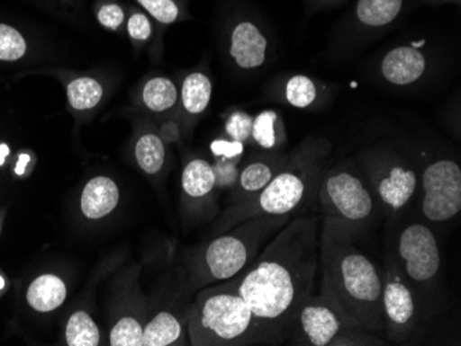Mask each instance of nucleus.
I'll return each instance as SVG.
<instances>
[{
  "instance_id": "nucleus-1",
  "label": "nucleus",
  "mask_w": 461,
  "mask_h": 346,
  "mask_svg": "<svg viewBox=\"0 0 461 346\" xmlns=\"http://www.w3.org/2000/svg\"><path fill=\"white\" fill-rule=\"evenodd\" d=\"M321 216L296 217L242 271L237 290L278 343L289 340L302 305L313 296L320 271Z\"/></svg>"
},
{
  "instance_id": "nucleus-2",
  "label": "nucleus",
  "mask_w": 461,
  "mask_h": 346,
  "mask_svg": "<svg viewBox=\"0 0 461 346\" xmlns=\"http://www.w3.org/2000/svg\"><path fill=\"white\" fill-rule=\"evenodd\" d=\"M321 293L343 315L352 329L383 333L382 273L359 252L352 226L321 217Z\"/></svg>"
},
{
  "instance_id": "nucleus-3",
  "label": "nucleus",
  "mask_w": 461,
  "mask_h": 346,
  "mask_svg": "<svg viewBox=\"0 0 461 346\" xmlns=\"http://www.w3.org/2000/svg\"><path fill=\"white\" fill-rule=\"evenodd\" d=\"M191 345L224 346L278 343L237 290V279L206 288L188 312Z\"/></svg>"
},
{
  "instance_id": "nucleus-4",
  "label": "nucleus",
  "mask_w": 461,
  "mask_h": 346,
  "mask_svg": "<svg viewBox=\"0 0 461 346\" xmlns=\"http://www.w3.org/2000/svg\"><path fill=\"white\" fill-rule=\"evenodd\" d=\"M326 154L328 146L323 144L303 146L258 195L246 201L240 216H284L304 210L317 196Z\"/></svg>"
},
{
  "instance_id": "nucleus-5",
  "label": "nucleus",
  "mask_w": 461,
  "mask_h": 346,
  "mask_svg": "<svg viewBox=\"0 0 461 346\" xmlns=\"http://www.w3.org/2000/svg\"><path fill=\"white\" fill-rule=\"evenodd\" d=\"M290 219L292 214L251 217L237 231L209 243L202 255L199 281L230 280L242 273Z\"/></svg>"
},
{
  "instance_id": "nucleus-6",
  "label": "nucleus",
  "mask_w": 461,
  "mask_h": 346,
  "mask_svg": "<svg viewBox=\"0 0 461 346\" xmlns=\"http://www.w3.org/2000/svg\"><path fill=\"white\" fill-rule=\"evenodd\" d=\"M315 203L321 217L336 219L362 232L380 211L366 180L354 167L336 166L323 172Z\"/></svg>"
},
{
  "instance_id": "nucleus-7",
  "label": "nucleus",
  "mask_w": 461,
  "mask_h": 346,
  "mask_svg": "<svg viewBox=\"0 0 461 346\" xmlns=\"http://www.w3.org/2000/svg\"><path fill=\"white\" fill-rule=\"evenodd\" d=\"M393 258L427 314L442 263L441 250L434 231L423 222L403 226L396 237Z\"/></svg>"
},
{
  "instance_id": "nucleus-8",
  "label": "nucleus",
  "mask_w": 461,
  "mask_h": 346,
  "mask_svg": "<svg viewBox=\"0 0 461 346\" xmlns=\"http://www.w3.org/2000/svg\"><path fill=\"white\" fill-rule=\"evenodd\" d=\"M382 316L384 334L393 342L408 341L424 316L423 306L406 283L395 258L388 257L382 273Z\"/></svg>"
},
{
  "instance_id": "nucleus-9",
  "label": "nucleus",
  "mask_w": 461,
  "mask_h": 346,
  "mask_svg": "<svg viewBox=\"0 0 461 346\" xmlns=\"http://www.w3.org/2000/svg\"><path fill=\"white\" fill-rule=\"evenodd\" d=\"M421 214L429 222H447L461 211V169L455 160L429 163L421 177Z\"/></svg>"
},
{
  "instance_id": "nucleus-10",
  "label": "nucleus",
  "mask_w": 461,
  "mask_h": 346,
  "mask_svg": "<svg viewBox=\"0 0 461 346\" xmlns=\"http://www.w3.org/2000/svg\"><path fill=\"white\" fill-rule=\"evenodd\" d=\"M348 329L352 327L330 301L311 296L302 305L289 337L294 345L333 346Z\"/></svg>"
},
{
  "instance_id": "nucleus-11",
  "label": "nucleus",
  "mask_w": 461,
  "mask_h": 346,
  "mask_svg": "<svg viewBox=\"0 0 461 346\" xmlns=\"http://www.w3.org/2000/svg\"><path fill=\"white\" fill-rule=\"evenodd\" d=\"M366 180L380 210L395 217L411 203L419 185L416 172L400 162L375 163Z\"/></svg>"
},
{
  "instance_id": "nucleus-12",
  "label": "nucleus",
  "mask_w": 461,
  "mask_h": 346,
  "mask_svg": "<svg viewBox=\"0 0 461 346\" xmlns=\"http://www.w3.org/2000/svg\"><path fill=\"white\" fill-rule=\"evenodd\" d=\"M426 71V58L414 48L401 46L384 57L382 63L383 76L396 86H406L420 79Z\"/></svg>"
},
{
  "instance_id": "nucleus-13",
  "label": "nucleus",
  "mask_w": 461,
  "mask_h": 346,
  "mask_svg": "<svg viewBox=\"0 0 461 346\" xmlns=\"http://www.w3.org/2000/svg\"><path fill=\"white\" fill-rule=\"evenodd\" d=\"M267 39L251 22H240L230 38V56L240 68L253 69L266 61Z\"/></svg>"
},
{
  "instance_id": "nucleus-14",
  "label": "nucleus",
  "mask_w": 461,
  "mask_h": 346,
  "mask_svg": "<svg viewBox=\"0 0 461 346\" xmlns=\"http://www.w3.org/2000/svg\"><path fill=\"white\" fill-rule=\"evenodd\" d=\"M119 201V190L111 178L95 177L83 190L80 208L90 219H100L115 210Z\"/></svg>"
},
{
  "instance_id": "nucleus-15",
  "label": "nucleus",
  "mask_w": 461,
  "mask_h": 346,
  "mask_svg": "<svg viewBox=\"0 0 461 346\" xmlns=\"http://www.w3.org/2000/svg\"><path fill=\"white\" fill-rule=\"evenodd\" d=\"M289 157L276 155L268 159L258 160L246 166L238 177V193L240 198L249 196V200L255 198L261 192L267 185L271 182L272 178L276 177L278 173L286 166Z\"/></svg>"
},
{
  "instance_id": "nucleus-16",
  "label": "nucleus",
  "mask_w": 461,
  "mask_h": 346,
  "mask_svg": "<svg viewBox=\"0 0 461 346\" xmlns=\"http://www.w3.org/2000/svg\"><path fill=\"white\" fill-rule=\"evenodd\" d=\"M66 284L54 275H43L36 279L27 293L31 306L39 312L54 311L66 301Z\"/></svg>"
},
{
  "instance_id": "nucleus-17",
  "label": "nucleus",
  "mask_w": 461,
  "mask_h": 346,
  "mask_svg": "<svg viewBox=\"0 0 461 346\" xmlns=\"http://www.w3.org/2000/svg\"><path fill=\"white\" fill-rule=\"evenodd\" d=\"M180 320L170 312H160L144 327L142 346H169L183 341Z\"/></svg>"
},
{
  "instance_id": "nucleus-18",
  "label": "nucleus",
  "mask_w": 461,
  "mask_h": 346,
  "mask_svg": "<svg viewBox=\"0 0 461 346\" xmlns=\"http://www.w3.org/2000/svg\"><path fill=\"white\" fill-rule=\"evenodd\" d=\"M181 182L184 192L190 198H204L216 188L213 167L206 160H193L184 169Z\"/></svg>"
},
{
  "instance_id": "nucleus-19",
  "label": "nucleus",
  "mask_w": 461,
  "mask_h": 346,
  "mask_svg": "<svg viewBox=\"0 0 461 346\" xmlns=\"http://www.w3.org/2000/svg\"><path fill=\"white\" fill-rule=\"evenodd\" d=\"M181 95H183V105L186 112L193 113V115L203 112L211 102V79L199 72L191 74L184 80Z\"/></svg>"
},
{
  "instance_id": "nucleus-20",
  "label": "nucleus",
  "mask_w": 461,
  "mask_h": 346,
  "mask_svg": "<svg viewBox=\"0 0 461 346\" xmlns=\"http://www.w3.org/2000/svg\"><path fill=\"white\" fill-rule=\"evenodd\" d=\"M402 0H359L357 14L364 24L383 27L400 14Z\"/></svg>"
},
{
  "instance_id": "nucleus-21",
  "label": "nucleus",
  "mask_w": 461,
  "mask_h": 346,
  "mask_svg": "<svg viewBox=\"0 0 461 346\" xmlns=\"http://www.w3.org/2000/svg\"><path fill=\"white\" fill-rule=\"evenodd\" d=\"M142 100L149 110L163 112L175 107L177 102V89L172 80L154 77L145 84Z\"/></svg>"
},
{
  "instance_id": "nucleus-22",
  "label": "nucleus",
  "mask_w": 461,
  "mask_h": 346,
  "mask_svg": "<svg viewBox=\"0 0 461 346\" xmlns=\"http://www.w3.org/2000/svg\"><path fill=\"white\" fill-rule=\"evenodd\" d=\"M165 156V146L157 134H145L137 142V163L147 174H157L163 167Z\"/></svg>"
},
{
  "instance_id": "nucleus-23",
  "label": "nucleus",
  "mask_w": 461,
  "mask_h": 346,
  "mask_svg": "<svg viewBox=\"0 0 461 346\" xmlns=\"http://www.w3.org/2000/svg\"><path fill=\"white\" fill-rule=\"evenodd\" d=\"M66 337L69 346H97L100 330L86 312H75L69 317Z\"/></svg>"
},
{
  "instance_id": "nucleus-24",
  "label": "nucleus",
  "mask_w": 461,
  "mask_h": 346,
  "mask_svg": "<svg viewBox=\"0 0 461 346\" xmlns=\"http://www.w3.org/2000/svg\"><path fill=\"white\" fill-rule=\"evenodd\" d=\"M103 97V87L92 77L75 79L68 86L69 104L75 110L85 111L95 108Z\"/></svg>"
},
{
  "instance_id": "nucleus-25",
  "label": "nucleus",
  "mask_w": 461,
  "mask_h": 346,
  "mask_svg": "<svg viewBox=\"0 0 461 346\" xmlns=\"http://www.w3.org/2000/svg\"><path fill=\"white\" fill-rule=\"evenodd\" d=\"M276 123H278V113L274 111H264L253 120L251 136L261 148H276L278 144Z\"/></svg>"
},
{
  "instance_id": "nucleus-26",
  "label": "nucleus",
  "mask_w": 461,
  "mask_h": 346,
  "mask_svg": "<svg viewBox=\"0 0 461 346\" xmlns=\"http://www.w3.org/2000/svg\"><path fill=\"white\" fill-rule=\"evenodd\" d=\"M285 95L287 102L293 107L307 108L317 98V87L310 77L297 75L287 82Z\"/></svg>"
},
{
  "instance_id": "nucleus-27",
  "label": "nucleus",
  "mask_w": 461,
  "mask_h": 346,
  "mask_svg": "<svg viewBox=\"0 0 461 346\" xmlns=\"http://www.w3.org/2000/svg\"><path fill=\"white\" fill-rule=\"evenodd\" d=\"M144 327L134 317H123L110 334L111 346H142Z\"/></svg>"
},
{
  "instance_id": "nucleus-28",
  "label": "nucleus",
  "mask_w": 461,
  "mask_h": 346,
  "mask_svg": "<svg viewBox=\"0 0 461 346\" xmlns=\"http://www.w3.org/2000/svg\"><path fill=\"white\" fill-rule=\"evenodd\" d=\"M27 42L15 28L0 24V59L2 61H17L24 57Z\"/></svg>"
},
{
  "instance_id": "nucleus-29",
  "label": "nucleus",
  "mask_w": 461,
  "mask_h": 346,
  "mask_svg": "<svg viewBox=\"0 0 461 346\" xmlns=\"http://www.w3.org/2000/svg\"><path fill=\"white\" fill-rule=\"evenodd\" d=\"M152 17L162 24H172L178 17V7L173 0H137Z\"/></svg>"
},
{
  "instance_id": "nucleus-30",
  "label": "nucleus",
  "mask_w": 461,
  "mask_h": 346,
  "mask_svg": "<svg viewBox=\"0 0 461 346\" xmlns=\"http://www.w3.org/2000/svg\"><path fill=\"white\" fill-rule=\"evenodd\" d=\"M216 164L213 167L214 178H216V187L228 188L232 187L240 177L237 164L230 157L217 156Z\"/></svg>"
},
{
  "instance_id": "nucleus-31",
  "label": "nucleus",
  "mask_w": 461,
  "mask_h": 346,
  "mask_svg": "<svg viewBox=\"0 0 461 346\" xmlns=\"http://www.w3.org/2000/svg\"><path fill=\"white\" fill-rule=\"evenodd\" d=\"M251 129H253V119L245 112H235L234 115H230L225 125L228 136L238 142L246 141L251 136Z\"/></svg>"
},
{
  "instance_id": "nucleus-32",
  "label": "nucleus",
  "mask_w": 461,
  "mask_h": 346,
  "mask_svg": "<svg viewBox=\"0 0 461 346\" xmlns=\"http://www.w3.org/2000/svg\"><path fill=\"white\" fill-rule=\"evenodd\" d=\"M211 148L216 156L230 157V159H238L243 154V144L238 141L217 139L212 142Z\"/></svg>"
},
{
  "instance_id": "nucleus-33",
  "label": "nucleus",
  "mask_w": 461,
  "mask_h": 346,
  "mask_svg": "<svg viewBox=\"0 0 461 346\" xmlns=\"http://www.w3.org/2000/svg\"><path fill=\"white\" fill-rule=\"evenodd\" d=\"M98 20L104 27L116 30L123 22V12L118 4H105L98 12Z\"/></svg>"
},
{
  "instance_id": "nucleus-34",
  "label": "nucleus",
  "mask_w": 461,
  "mask_h": 346,
  "mask_svg": "<svg viewBox=\"0 0 461 346\" xmlns=\"http://www.w3.org/2000/svg\"><path fill=\"white\" fill-rule=\"evenodd\" d=\"M129 33L136 40H147L151 36V24L144 14H134L129 22Z\"/></svg>"
},
{
  "instance_id": "nucleus-35",
  "label": "nucleus",
  "mask_w": 461,
  "mask_h": 346,
  "mask_svg": "<svg viewBox=\"0 0 461 346\" xmlns=\"http://www.w3.org/2000/svg\"><path fill=\"white\" fill-rule=\"evenodd\" d=\"M31 157L28 155H20L18 157L17 166H15V174L23 175L25 173V167L28 166Z\"/></svg>"
},
{
  "instance_id": "nucleus-36",
  "label": "nucleus",
  "mask_w": 461,
  "mask_h": 346,
  "mask_svg": "<svg viewBox=\"0 0 461 346\" xmlns=\"http://www.w3.org/2000/svg\"><path fill=\"white\" fill-rule=\"evenodd\" d=\"M10 149L6 144H0V166H4L6 156H9Z\"/></svg>"
},
{
  "instance_id": "nucleus-37",
  "label": "nucleus",
  "mask_w": 461,
  "mask_h": 346,
  "mask_svg": "<svg viewBox=\"0 0 461 346\" xmlns=\"http://www.w3.org/2000/svg\"><path fill=\"white\" fill-rule=\"evenodd\" d=\"M2 288H5V280L4 278L0 276V290H2Z\"/></svg>"
}]
</instances>
